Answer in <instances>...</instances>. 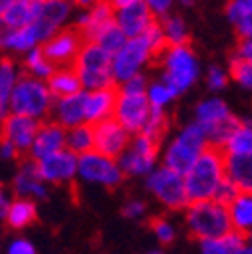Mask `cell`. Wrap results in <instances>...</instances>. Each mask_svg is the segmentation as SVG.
<instances>
[{
  "label": "cell",
  "mask_w": 252,
  "mask_h": 254,
  "mask_svg": "<svg viewBox=\"0 0 252 254\" xmlns=\"http://www.w3.org/2000/svg\"><path fill=\"white\" fill-rule=\"evenodd\" d=\"M39 127H41L39 119L8 113L2 119V141H8L10 145H14L24 160V157L30 155V147L35 143Z\"/></svg>",
  "instance_id": "9a60e30c"
},
{
  "label": "cell",
  "mask_w": 252,
  "mask_h": 254,
  "mask_svg": "<svg viewBox=\"0 0 252 254\" xmlns=\"http://www.w3.org/2000/svg\"><path fill=\"white\" fill-rule=\"evenodd\" d=\"M85 35L81 33L79 26H67L59 30V33L49 39L47 43L41 45L43 49V55L47 57V61L55 69H61V67H73L75 61L81 53V49L85 47Z\"/></svg>",
  "instance_id": "ba28073f"
},
{
  "label": "cell",
  "mask_w": 252,
  "mask_h": 254,
  "mask_svg": "<svg viewBox=\"0 0 252 254\" xmlns=\"http://www.w3.org/2000/svg\"><path fill=\"white\" fill-rule=\"evenodd\" d=\"M22 73L24 75H30L35 79H41V81H49L51 75L55 73V67L47 61V57L43 55V49L37 47L30 53H26L24 61H22Z\"/></svg>",
  "instance_id": "d6a6232c"
},
{
  "label": "cell",
  "mask_w": 252,
  "mask_h": 254,
  "mask_svg": "<svg viewBox=\"0 0 252 254\" xmlns=\"http://www.w3.org/2000/svg\"><path fill=\"white\" fill-rule=\"evenodd\" d=\"M164 35L168 39L170 47H182V45H190V33H188V26L184 22V18L180 14H168L164 18H160Z\"/></svg>",
  "instance_id": "836d02e7"
},
{
  "label": "cell",
  "mask_w": 252,
  "mask_h": 254,
  "mask_svg": "<svg viewBox=\"0 0 252 254\" xmlns=\"http://www.w3.org/2000/svg\"><path fill=\"white\" fill-rule=\"evenodd\" d=\"M8 254H37L35 246L30 240H24V238H16L10 242L8 246Z\"/></svg>",
  "instance_id": "bcb514c9"
},
{
  "label": "cell",
  "mask_w": 252,
  "mask_h": 254,
  "mask_svg": "<svg viewBox=\"0 0 252 254\" xmlns=\"http://www.w3.org/2000/svg\"><path fill=\"white\" fill-rule=\"evenodd\" d=\"M147 89H149V85H147V79H145V75H135L133 79H129V81H125L123 85H119V91L121 93H125V95H147Z\"/></svg>",
  "instance_id": "b9f144b4"
},
{
  "label": "cell",
  "mask_w": 252,
  "mask_h": 254,
  "mask_svg": "<svg viewBox=\"0 0 252 254\" xmlns=\"http://www.w3.org/2000/svg\"><path fill=\"white\" fill-rule=\"evenodd\" d=\"M115 20H117L119 28L123 30L127 39H139V37H143L147 33L149 26L157 18L153 16L151 8L145 4V0H135L133 4L117 10Z\"/></svg>",
  "instance_id": "ac0fdd59"
},
{
  "label": "cell",
  "mask_w": 252,
  "mask_h": 254,
  "mask_svg": "<svg viewBox=\"0 0 252 254\" xmlns=\"http://www.w3.org/2000/svg\"><path fill=\"white\" fill-rule=\"evenodd\" d=\"M147 190L168 210H186L190 206L186 190V178L166 166H160L147 176Z\"/></svg>",
  "instance_id": "52a82bcc"
},
{
  "label": "cell",
  "mask_w": 252,
  "mask_h": 254,
  "mask_svg": "<svg viewBox=\"0 0 252 254\" xmlns=\"http://www.w3.org/2000/svg\"><path fill=\"white\" fill-rule=\"evenodd\" d=\"M168 131H170V117H168V113L164 109H160V107H153L151 115H149V121H147L145 129L141 133L147 135L149 139H153L155 143L162 145V141H164Z\"/></svg>",
  "instance_id": "d590c367"
},
{
  "label": "cell",
  "mask_w": 252,
  "mask_h": 254,
  "mask_svg": "<svg viewBox=\"0 0 252 254\" xmlns=\"http://www.w3.org/2000/svg\"><path fill=\"white\" fill-rule=\"evenodd\" d=\"M230 113L228 105L222 99H204L202 103H198L196 107V123L204 129V133H208L212 127H216L218 123H222Z\"/></svg>",
  "instance_id": "d4e9b609"
},
{
  "label": "cell",
  "mask_w": 252,
  "mask_h": 254,
  "mask_svg": "<svg viewBox=\"0 0 252 254\" xmlns=\"http://www.w3.org/2000/svg\"><path fill=\"white\" fill-rule=\"evenodd\" d=\"M149 228L153 230V234L157 236V240H160L162 244H170L176 238V228L164 218H151L149 220Z\"/></svg>",
  "instance_id": "ab89813d"
},
{
  "label": "cell",
  "mask_w": 252,
  "mask_h": 254,
  "mask_svg": "<svg viewBox=\"0 0 252 254\" xmlns=\"http://www.w3.org/2000/svg\"><path fill=\"white\" fill-rule=\"evenodd\" d=\"M174 97H176V95L172 93V89H170L164 81H155V83H151L149 89H147V99H149L151 107L164 109Z\"/></svg>",
  "instance_id": "f35d334b"
},
{
  "label": "cell",
  "mask_w": 252,
  "mask_h": 254,
  "mask_svg": "<svg viewBox=\"0 0 252 254\" xmlns=\"http://www.w3.org/2000/svg\"><path fill=\"white\" fill-rule=\"evenodd\" d=\"M242 192L240 190L226 178L222 184H220V188H218V192H216V196H214V202H218V204H222V206H226V208H230L234 202H236V198L240 196Z\"/></svg>",
  "instance_id": "60d3db41"
},
{
  "label": "cell",
  "mask_w": 252,
  "mask_h": 254,
  "mask_svg": "<svg viewBox=\"0 0 252 254\" xmlns=\"http://www.w3.org/2000/svg\"><path fill=\"white\" fill-rule=\"evenodd\" d=\"M160 147H162L160 143H155L143 133L133 135L129 147L117 160L123 174L125 176H149L153 172V164L157 160Z\"/></svg>",
  "instance_id": "30bf717a"
},
{
  "label": "cell",
  "mask_w": 252,
  "mask_h": 254,
  "mask_svg": "<svg viewBox=\"0 0 252 254\" xmlns=\"http://www.w3.org/2000/svg\"><path fill=\"white\" fill-rule=\"evenodd\" d=\"M10 204H12V202H8V194L2 190V196H0V216H2V220L6 218V214H8V210H10Z\"/></svg>",
  "instance_id": "c3c4849f"
},
{
  "label": "cell",
  "mask_w": 252,
  "mask_h": 254,
  "mask_svg": "<svg viewBox=\"0 0 252 254\" xmlns=\"http://www.w3.org/2000/svg\"><path fill=\"white\" fill-rule=\"evenodd\" d=\"M145 208H147L145 202H141V200H129V202L123 204L121 214L125 218H129V220H137V218H141L145 214Z\"/></svg>",
  "instance_id": "ee69618b"
},
{
  "label": "cell",
  "mask_w": 252,
  "mask_h": 254,
  "mask_svg": "<svg viewBox=\"0 0 252 254\" xmlns=\"http://www.w3.org/2000/svg\"><path fill=\"white\" fill-rule=\"evenodd\" d=\"M67 149L75 155H85L95 151V137H93V125L83 123L73 129H67Z\"/></svg>",
  "instance_id": "4dcf8cb0"
},
{
  "label": "cell",
  "mask_w": 252,
  "mask_h": 254,
  "mask_svg": "<svg viewBox=\"0 0 252 254\" xmlns=\"http://www.w3.org/2000/svg\"><path fill=\"white\" fill-rule=\"evenodd\" d=\"M224 151L234 155H252V123L244 121V125L232 135Z\"/></svg>",
  "instance_id": "8d00e7d4"
},
{
  "label": "cell",
  "mask_w": 252,
  "mask_h": 254,
  "mask_svg": "<svg viewBox=\"0 0 252 254\" xmlns=\"http://www.w3.org/2000/svg\"><path fill=\"white\" fill-rule=\"evenodd\" d=\"M12 192L16 198H26V200H45L49 196L47 182L41 176L39 162L33 157H24L18 164V172L12 180Z\"/></svg>",
  "instance_id": "2e32d148"
},
{
  "label": "cell",
  "mask_w": 252,
  "mask_h": 254,
  "mask_svg": "<svg viewBox=\"0 0 252 254\" xmlns=\"http://www.w3.org/2000/svg\"><path fill=\"white\" fill-rule=\"evenodd\" d=\"M71 6H73L71 0H39V14L30 26L35 28L41 45L53 39L59 30H63L61 26L69 18Z\"/></svg>",
  "instance_id": "4fadbf2b"
},
{
  "label": "cell",
  "mask_w": 252,
  "mask_h": 254,
  "mask_svg": "<svg viewBox=\"0 0 252 254\" xmlns=\"http://www.w3.org/2000/svg\"><path fill=\"white\" fill-rule=\"evenodd\" d=\"M127 41H129V39L125 37V33L119 28V24H117V20H115V22H111V24L103 26L91 43H97L99 47H103L107 53H111V55L115 57V55H117L125 45H127Z\"/></svg>",
  "instance_id": "e575fe53"
},
{
  "label": "cell",
  "mask_w": 252,
  "mask_h": 254,
  "mask_svg": "<svg viewBox=\"0 0 252 254\" xmlns=\"http://www.w3.org/2000/svg\"><path fill=\"white\" fill-rule=\"evenodd\" d=\"M79 176L87 182L99 184L107 190H115L125 180V174L117 160L105 157L97 151H91L79 157Z\"/></svg>",
  "instance_id": "8fae6325"
},
{
  "label": "cell",
  "mask_w": 252,
  "mask_h": 254,
  "mask_svg": "<svg viewBox=\"0 0 252 254\" xmlns=\"http://www.w3.org/2000/svg\"><path fill=\"white\" fill-rule=\"evenodd\" d=\"M206 83L212 91H220V89H224L228 85V75L220 69L218 65H212L208 69V75H206Z\"/></svg>",
  "instance_id": "7bdbcfd3"
},
{
  "label": "cell",
  "mask_w": 252,
  "mask_h": 254,
  "mask_svg": "<svg viewBox=\"0 0 252 254\" xmlns=\"http://www.w3.org/2000/svg\"><path fill=\"white\" fill-rule=\"evenodd\" d=\"M37 14H39V0H14L4 10H0L2 30L26 28L37 20Z\"/></svg>",
  "instance_id": "7402d4cb"
},
{
  "label": "cell",
  "mask_w": 252,
  "mask_h": 254,
  "mask_svg": "<svg viewBox=\"0 0 252 254\" xmlns=\"http://www.w3.org/2000/svg\"><path fill=\"white\" fill-rule=\"evenodd\" d=\"M151 103L147 99V95H119L117 101V111L115 119L127 129L131 135H139L151 115Z\"/></svg>",
  "instance_id": "5bb4252c"
},
{
  "label": "cell",
  "mask_w": 252,
  "mask_h": 254,
  "mask_svg": "<svg viewBox=\"0 0 252 254\" xmlns=\"http://www.w3.org/2000/svg\"><path fill=\"white\" fill-rule=\"evenodd\" d=\"M226 14L236 28L238 39H252V0H228Z\"/></svg>",
  "instance_id": "4316f807"
},
{
  "label": "cell",
  "mask_w": 252,
  "mask_h": 254,
  "mask_svg": "<svg viewBox=\"0 0 252 254\" xmlns=\"http://www.w3.org/2000/svg\"><path fill=\"white\" fill-rule=\"evenodd\" d=\"M18 79V65L10 57H2V63H0V113H2V119L8 115V101Z\"/></svg>",
  "instance_id": "83f0119b"
},
{
  "label": "cell",
  "mask_w": 252,
  "mask_h": 254,
  "mask_svg": "<svg viewBox=\"0 0 252 254\" xmlns=\"http://www.w3.org/2000/svg\"><path fill=\"white\" fill-rule=\"evenodd\" d=\"M37 204L35 200H26V198H14L10 204V210L4 218V222L8 224V228L12 230H22L33 226L37 222Z\"/></svg>",
  "instance_id": "484cf974"
},
{
  "label": "cell",
  "mask_w": 252,
  "mask_h": 254,
  "mask_svg": "<svg viewBox=\"0 0 252 254\" xmlns=\"http://www.w3.org/2000/svg\"><path fill=\"white\" fill-rule=\"evenodd\" d=\"M232 57H238V59H244V61L252 63V39H238Z\"/></svg>",
  "instance_id": "7dc6e473"
},
{
  "label": "cell",
  "mask_w": 252,
  "mask_h": 254,
  "mask_svg": "<svg viewBox=\"0 0 252 254\" xmlns=\"http://www.w3.org/2000/svg\"><path fill=\"white\" fill-rule=\"evenodd\" d=\"M228 73L238 85H242L244 89L252 91V63L250 61H244V59H238V57H230Z\"/></svg>",
  "instance_id": "74e56055"
},
{
  "label": "cell",
  "mask_w": 252,
  "mask_h": 254,
  "mask_svg": "<svg viewBox=\"0 0 252 254\" xmlns=\"http://www.w3.org/2000/svg\"><path fill=\"white\" fill-rule=\"evenodd\" d=\"M71 2L73 4H77V6H83V8H91V6H95L97 2H99V0H71Z\"/></svg>",
  "instance_id": "f907efd6"
},
{
  "label": "cell",
  "mask_w": 252,
  "mask_h": 254,
  "mask_svg": "<svg viewBox=\"0 0 252 254\" xmlns=\"http://www.w3.org/2000/svg\"><path fill=\"white\" fill-rule=\"evenodd\" d=\"M107 2L115 8V10H121V8H125V6H129V4H133L135 0H107Z\"/></svg>",
  "instance_id": "681fc988"
},
{
  "label": "cell",
  "mask_w": 252,
  "mask_h": 254,
  "mask_svg": "<svg viewBox=\"0 0 252 254\" xmlns=\"http://www.w3.org/2000/svg\"><path fill=\"white\" fill-rule=\"evenodd\" d=\"M67 149V129L57 121H45L39 127V133L35 137V143L30 147V157L37 162L45 157Z\"/></svg>",
  "instance_id": "d6986e66"
},
{
  "label": "cell",
  "mask_w": 252,
  "mask_h": 254,
  "mask_svg": "<svg viewBox=\"0 0 252 254\" xmlns=\"http://www.w3.org/2000/svg\"><path fill=\"white\" fill-rule=\"evenodd\" d=\"M39 170L49 184H71L79 174V155L69 149L57 151L39 162Z\"/></svg>",
  "instance_id": "e0dca14e"
},
{
  "label": "cell",
  "mask_w": 252,
  "mask_h": 254,
  "mask_svg": "<svg viewBox=\"0 0 252 254\" xmlns=\"http://www.w3.org/2000/svg\"><path fill=\"white\" fill-rule=\"evenodd\" d=\"M53 107H55V97L49 85L41 79H35L22 73L10 95L8 113L33 117L41 121L53 113Z\"/></svg>",
  "instance_id": "3957f363"
},
{
  "label": "cell",
  "mask_w": 252,
  "mask_h": 254,
  "mask_svg": "<svg viewBox=\"0 0 252 254\" xmlns=\"http://www.w3.org/2000/svg\"><path fill=\"white\" fill-rule=\"evenodd\" d=\"M149 254H162V252H149Z\"/></svg>",
  "instance_id": "db71d44e"
},
{
  "label": "cell",
  "mask_w": 252,
  "mask_h": 254,
  "mask_svg": "<svg viewBox=\"0 0 252 254\" xmlns=\"http://www.w3.org/2000/svg\"><path fill=\"white\" fill-rule=\"evenodd\" d=\"M89 91H81L79 95L67 99H57L53 107V121L63 125L65 129H73L77 125L85 123V109H87Z\"/></svg>",
  "instance_id": "44dd1931"
},
{
  "label": "cell",
  "mask_w": 252,
  "mask_h": 254,
  "mask_svg": "<svg viewBox=\"0 0 252 254\" xmlns=\"http://www.w3.org/2000/svg\"><path fill=\"white\" fill-rule=\"evenodd\" d=\"M184 178L190 204L214 200L220 184L226 180V151L222 147L208 145Z\"/></svg>",
  "instance_id": "6da1fadb"
},
{
  "label": "cell",
  "mask_w": 252,
  "mask_h": 254,
  "mask_svg": "<svg viewBox=\"0 0 252 254\" xmlns=\"http://www.w3.org/2000/svg\"><path fill=\"white\" fill-rule=\"evenodd\" d=\"M153 61V49L145 37L139 39H129L115 57H113V73H115V83L117 87L123 85L125 81L133 79L139 75V69Z\"/></svg>",
  "instance_id": "9c48e42d"
},
{
  "label": "cell",
  "mask_w": 252,
  "mask_h": 254,
  "mask_svg": "<svg viewBox=\"0 0 252 254\" xmlns=\"http://www.w3.org/2000/svg\"><path fill=\"white\" fill-rule=\"evenodd\" d=\"M186 226L190 238L198 242L206 240H222L234 232L230 210L214 200L194 202L186 210Z\"/></svg>",
  "instance_id": "7a4b0ae2"
},
{
  "label": "cell",
  "mask_w": 252,
  "mask_h": 254,
  "mask_svg": "<svg viewBox=\"0 0 252 254\" xmlns=\"http://www.w3.org/2000/svg\"><path fill=\"white\" fill-rule=\"evenodd\" d=\"M55 101L57 99H67L73 95H79L83 91V83L77 75V71L73 67H61L55 69V73L51 75V79L47 81Z\"/></svg>",
  "instance_id": "cb8c5ba5"
},
{
  "label": "cell",
  "mask_w": 252,
  "mask_h": 254,
  "mask_svg": "<svg viewBox=\"0 0 252 254\" xmlns=\"http://www.w3.org/2000/svg\"><path fill=\"white\" fill-rule=\"evenodd\" d=\"M73 69L77 71L83 89L99 91L117 85L113 73V55L107 53L97 43H85Z\"/></svg>",
  "instance_id": "277c9868"
},
{
  "label": "cell",
  "mask_w": 252,
  "mask_h": 254,
  "mask_svg": "<svg viewBox=\"0 0 252 254\" xmlns=\"http://www.w3.org/2000/svg\"><path fill=\"white\" fill-rule=\"evenodd\" d=\"M230 210V218H232V226L234 232L244 234L246 238L252 234V196L248 194H240L236 198V202L228 208Z\"/></svg>",
  "instance_id": "f546056e"
},
{
  "label": "cell",
  "mask_w": 252,
  "mask_h": 254,
  "mask_svg": "<svg viewBox=\"0 0 252 254\" xmlns=\"http://www.w3.org/2000/svg\"><path fill=\"white\" fill-rule=\"evenodd\" d=\"M180 4H184V6H192L194 4V0H178Z\"/></svg>",
  "instance_id": "f5cc1de1"
},
{
  "label": "cell",
  "mask_w": 252,
  "mask_h": 254,
  "mask_svg": "<svg viewBox=\"0 0 252 254\" xmlns=\"http://www.w3.org/2000/svg\"><path fill=\"white\" fill-rule=\"evenodd\" d=\"M226 178L242 194L252 196V155L226 153Z\"/></svg>",
  "instance_id": "603a6c76"
},
{
  "label": "cell",
  "mask_w": 252,
  "mask_h": 254,
  "mask_svg": "<svg viewBox=\"0 0 252 254\" xmlns=\"http://www.w3.org/2000/svg\"><path fill=\"white\" fill-rule=\"evenodd\" d=\"M157 65L164 67L162 81L172 89V93L182 95L186 89H190L200 73V65L196 53L190 45H182V47H170L166 55L157 61Z\"/></svg>",
  "instance_id": "5b68a950"
},
{
  "label": "cell",
  "mask_w": 252,
  "mask_h": 254,
  "mask_svg": "<svg viewBox=\"0 0 252 254\" xmlns=\"http://www.w3.org/2000/svg\"><path fill=\"white\" fill-rule=\"evenodd\" d=\"M119 87H107L99 91H89L87 97V109H85V123L97 125L101 121L113 119L117 111V101H119Z\"/></svg>",
  "instance_id": "ffe728a7"
},
{
  "label": "cell",
  "mask_w": 252,
  "mask_h": 254,
  "mask_svg": "<svg viewBox=\"0 0 252 254\" xmlns=\"http://www.w3.org/2000/svg\"><path fill=\"white\" fill-rule=\"evenodd\" d=\"M14 2V0H0V10H4L8 4H12Z\"/></svg>",
  "instance_id": "816d5d0a"
},
{
  "label": "cell",
  "mask_w": 252,
  "mask_h": 254,
  "mask_svg": "<svg viewBox=\"0 0 252 254\" xmlns=\"http://www.w3.org/2000/svg\"><path fill=\"white\" fill-rule=\"evenodd\" d=\"M93 137H95V151L111 160H119L133 139V135L115 117L93 125Z\"/></svg>",
  "instance_id": "7c38bea8"
},
{
  "label": "cell",
  "mask_w": 252,
  "mask_h": 254,
  "mask_svg": "<svg viewBox=\"0 0 252 254\" xmlns=\"http://www.w3.org/2000/svg\"><path fill=\"white\" fill-rule=\"evenodd\" d=\"M248 240H250V242H252V234H250V236H248Z\"/></svg>",
  "instance_id": "11a10c76"
},
{
  "label": "cell",
  "mask_w": 252,
  "mask_h": 254,
  "mask_svg": "<svg viewBox=\"0 0 252 254\" xmlns=\"http://www.w3.org/2000/svg\"><path fill=\"white\" fill-rule=\"evenodd\" d=\"M246 244H248V238L244 234L232 232L222 240L200 242V252L202 254H238Z\"/></svg>",
  "instance_id": "1f68e13d"
},
{
  "label": "cell",
  "mask_w": 252,
  "mask_h": 254,
  "mask_svg": "<svg viewBox=\"0 0 252 254\" xmlns=\"http://www.w3.org/2000/svg\"><path fill=\"white\" fill-rule=\"evenodd\" d=\"M145 4L151 8L153 16H155L157 20H160V18H164V16H168V14H170L174 0H145Z\"/></svg>",
  "instance_id": "f6af8a7d"
},
{
  "label": "cell",
  "mask_w": 252,
  "mask_h": 254,
  "mask_svg": "<svg viewBox=\"0 0 252 254\" xmlns=\"http://www.w3.org/2000/svg\"><path fill=\"white\" fill-rule=\"evenodd\" d=\"M41 45L33 26H26L20 30H2V47L12 53H30Z\"/></svg>",
  "instance_id": "f1b7e54d"
},
{
  "label": "cell",
  "mask_w": 252,
  "mask_h": 254,
  "mask_svg": "<svg viewBox=\"0 0 252 254\" xmlns=\"http://www.w3.org/2000/svg\"><path fill=\"white\" fill-rule=\"evenodd\" d=\"M210 143H208V137H206L202 127L198 123L188 125V127H184V129L180 131V135L166 149L164 166L182 174V176H186L194 168L198 157L204 153V149Z\"/></svg>",
  "instance_id": "8992f818"
}]
</instances>
